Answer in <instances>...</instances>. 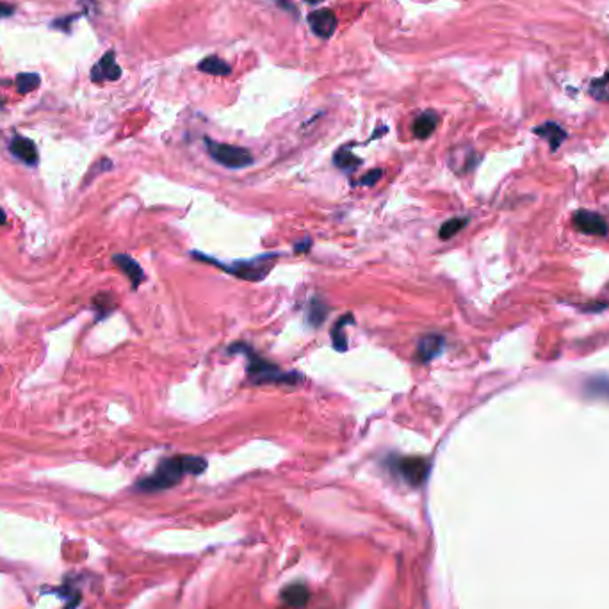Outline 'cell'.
I'll return each mask as SVG.
<instances>
[{"label": "cell", "mask_w": 609, "mask_h": 609, "mask_svg": "<svg viewBox=\"0 0 609 609\" xmlns=\"http://www.w3.org/2000/svg\"><path fill=\"white\" fill-rule=\"evenodd\" d=\"M207 469V460L200 456H173L166 458L159 463L155 472L148 478L141 479L137 488L143 492H159L175 487L186 474H202Z\"/></svg>", "instance_id": "cell-1"}, {"label": "cell", "mask_w": 609, "mask_h": 609, "mask_svg": "<svg viewBox=\"0 0 609 609\" xmlns=\"http://www.w3.org/2000/svg\"><path fill=\"white\" fill-rule=\"evenodd\" d=\"M230 353H242V355L248 358V378H250L253 383H276V385H298L301 383V374L300 372H284L280 371V367H276L275 364H271L267 360H264L262 356H258L257 353L251 351L250 346L246 344H232L229 349Z\"/></svg>", "instance_id": "cell-2"}, {"label": "cell", "mask_w": 609, "mask_h": 609, "mask_svg": "<svg viewBox=\"0 0 609 609\" xmlns=\"http://www.w3.org/2000/svg\"><path fill=\"white\" fill-rule=\"evenodd\" d=\"M193 257L200 258L202 262L214 264V266L221 267L224 273H230V275L237 276L241 280H248V282H260V280L266 278L269 275V271L273 269V266L276 264V253H266L258 255V257L248 258V260H233V262H220V260H214V258L207 257V255H202L198 251L193 253Z\"/></svg>", "instance_id": "cell-3"}, {"label": "cell", "mask_w": 609, "mask_h": 609, "mask_svg": "<svg viewBox=\"0 0 609 609\" xmlns=\"http://www.w3.org/2000/svg\"><path fill=\"white\" fill-rule=\"evenodd\" d=\"M205 146H207L209 155L218 162L230 169H241L248 168L253 164V155L250 150L242 148V146H233V144L218 143L209 137H205Z\"/></svg>", "instance_id": "cell-4"}, {"label": "cell", "mask_w": 609, "mask_h": 609, "mask_svg": "<svg viewBox=\"0 0 609 609\" xmlns=\"http://www.w3.org/2000/svg\"><path fill=\"white\" fill-rule=\"evenodd\" d=\"M394 470L412 487H420L429 474V463L426 458L405 456L394 461Z\"/></svg>", "instance_id": "cell-5"}, {"label": "cell", "mask_w": 609, "mask_h": 609, "mask_svg": "<svg viewBox=\"0 0 609 609\" xmlns=\"http://www.w3.org/2000/svg\"><path fill=\"white\" fill-rule=\"evenodd\" d=\"M307 21H309L310 29L316 36L322 39H328L334 36V32L337 30V14L331 11V9H316L312 13H309L307 17Z\"/></svg>", "instance_id": "cell-6"}, {"label": "cell", "mask_w": 609, "mask_h": 609, "mask_svg": "<svg viewBox=\"0 0 609 609\" xmlns=\"http://www.w3.org/2000/svg\"><path fill=\"white\" fill-rule=\"evenodd\" d=\"M119 77H122V68L116 63V55L113 50L106 52L104 57L91 70V81L98 82V84L106 81H118Z\"/></svg>", "instance_id": "cell-7"}, {"label": "cell", "mask_w": 609, "mask_h": 609, "mask_svg": "<svg viewBox=\"0 0 609 609\" xmlns=\"http://www.w3.org/2000/svg\"><path fill=\"white\" fill-rule=\"evenodd\" d=\"M574 224L579 232L586 235H606L608 233V224L602 220V216L590 211H577L574 214Z\"/></svg>", "instance_id": "cell-8"}, {"label": "cell", "mask_w": 609, "mask_h": 609, "mask_svg": "<svg viewBox=\"0 0 609 609\" xmlns=\"http://www.w3.org/2000/svg\"><path fill=\"white\" fill-rule=\"evenodd\" d=\"M444 337L438 334H427L417 344V353H415V358L419 360L420 364H427L432 362L433 358L444 351Z\"/></svg>", "instance_id": "cell-9"}, {"label": "cell", "mask_w": 609, "mask_h": 609, "mask_svg": "<svg viewBox=\"0 0 609 609\" xmlns=\"http://www.w3.org/2000/svg\"><path fill=\"white\" fill-rule=\"evenodd\" d=\"M9 150L13 153L14 157H18L21 162H26V164L34 166L38 162V150H36V144L32 143L30 139L27 137H21V135H17L13 137L11 144H9Z\"/></svg>", "instance_id": "cell-10"}, {"label": "cell", "mask_w": 609, "mask_h": 609, "mask_svg": "<svg viewBox=\"0 0 609 609\" xmlns=\"http://www.w3.org/2000/svg\"><path fill=\"white\" fill-rule=\"evenodd\" d=\"M113 260H115L116 266H118L119 269L125 273V276L130 280L132 287L137 289L141 284H143L144 273H143V269H141L139 264L135 262L134 258H130L128 255H115V258H113Z\"/></svg>", "instance_id": "cell-11"}, {"label": "cell", "mask_w": 609, "mask_h": 609, "mask_svg": "<svg viewBox=\"0 0 609 609\" xmlns=\"http://www.w3.org/2000/svg\"><path fill=\"white\" fill-rule=\"evenodd\" d=\"M534 134L543 137V139H547L550 150H558L559 146H561L563 141L567 139V132L563 130L558 123L554 122H545L541 123V125H538V127L534 128Z\"/></svg>", "instance_id": "cell-12"}, {"label": "cell", "mask_w": 609, "mask_h": 609, "mask_svg": "<svg viewBox=\"0 0 609 609\" xmlns=\"http://www.w3.org/2000/svg\"><path fill=\"white\" fill-rule=\"evenodd\" d=\"M438 125V115L435 110H424L414 122V135L417 139H427Z\"/></svg>", "instance_id": "cell-13"}, {"label": "cell", "mask_w": 609, "mask_h": 609, "mask_svg": "<svg viewBox=\"0 0 609 609\" xmlns=\"http://www.w3.org/2000/svg\"><path fill=\"white\" fill-rule=\"evenodd\" d=\"M282 599H284L285 604L291 606V608L301 609L309 604L310 592H309V588L304 586V584L296 583V584H291V586H287V588L282 592Z\"/></svg>", "instance_id": "cell-14"}, {"label": "cell", "mask_w": 609, "mask_h": 609, "mask_svg": "<svg viewBox=\"0 0 609 609\" xmlns=\"http://www.w3.org/2000/svg\"><path fill=\"white\" fill-rule=\"evenodd\" d=\"M198 70L203 73H209V75H230L232 66L221 57H218V55H209L203 61H200Z\"/></svg>", "instance_id": "cell-15"}, {"label": "cell", "mask_w": 609, "mask_h": 609, "mask_svg": "<svg viewBox=\"0 0 609 609\" xmlns=\"http://www.w3.org/2000/svg\"><path fill=\"white\" fill-rule=\"evenodd\" d=\"M326 316H328V304H326L321 298L318 296L312 298L309 304V313H307V318H309L307 321H309V325L313 326V328H318V326H321L322 322H325Z\"/></svg>", "instance_id": "cell-16"}, {"label": "cell", "mask_w": 609, "mask_h": 609, "mask_svg": "<svg viewBox=\"0 0 609 609\" xmlns=\"http://www.w3.org/2000/svg\"><path fill=\"white\" fill-rule=\"evenodd\" d=\"M349 322H353L351 313H347V316H344V318L338 319L337 325L331 328V342H334L335 349L340 353L346 351L347 349V337H346V334H344V326L349 325Z\"/></svg>", "instance_id": "cell-17"}, {"label": "cell", "mask_w": 609, "mask_h": 609, "mask_svg": "<svg viewBox=\"0 0 609 609\" xmlns=\"http://www.w3.org/2000/svg\"><path fill=\"white\" fill-rule=\"evenodd\" d=\"M334 164L337 166L338 169H344V171H353V169L358 168L362 164L358 157L351 152V150L347 148V146H342V148H338L337 153L334 155Z\"/></svg>", "instance_id": "cell-18"}, {"label": "cell", "mask_w": 609, "mask_h": 609, "mask_svg": "<svg viewBox=\"0 0 609 609\" xmlns=\"http://www.w3.org/2000/svg\"><path fill=\"white\" fill-rule=\"evenodd\" d=\"M590 95L599 102H609V72L590 82Z\"/></svg>", "instance_id": "cell-19"}, {"label": "cell", "mask_w": 609, "mask_h": 609, "mask_svg": "<svg viewBox=\"0 0 609 609\" xmlns=\"http://www.w3.org/2000/svg\"><path fill=\"white\" fill-rule=\"evenodd\" d=\"M469 223L467 218H453V220H447L442 226H440V239H451V237L456 235L460 230H463Z\"/></svg>", "instance_id": "cell-20"}, {"label": "cell", "mask_w": 609, "mask_h": 609, "mask_svg": "<svg viewBox=\"0 0 609 609\" xmlns=\"http://www.w3.org/2000/svg\"><path fill=\"white\" fill-rule=\"evenodd\" d=\"M39 86V77L36 73H21L17 77V89L18 93L26 95L34 91Z\"/></svg>", "instance_id": "cell-21"}, {"label": "cell", "mask_w": 609, "mask_h": 609, "mask_svg": "<svg viewBox=\"0 0 609 609\" xmlns=\"http://www.w3.org/2000/svg\"><path fill=\"white\" fill-rule=\"evenodd\" d=\"M381 175H383V171H381V169H371V171H369V173H365L364 177L360 178L356 184H358V186H364V187H371V186H374L378 180H380Z\"/></svg>", "instance_id": "cell-22"}, {"label": "cell", "mask_w": 609, "mask_h": 609, "mask_svg": "<svg viewBox=\"0 0 609 609\" xmlns=\"http://www.w3.org/2000/svg\"><path fill=\"white\" fill-rule=\"evenodd\" d=\"M97 303H98L97 304L98 309L104 310V312H102V316L107 312H110V310H113V307H115V303H113V298H110L109 294H100V296L97 298Z\"/></svg>", "instance_id": "cell-23"}, {"label": "cell", "mask_w": 609, "mask_h": 609, "mask_svg": "<svg viewBox=\"0 0 609 609\" xmlns=\"http://www.w3.org/2000/svg\"><path fill=\"white\" fill-rule=\"evenodd\" d=\"M588 390H592V392L595 394V396H601L602 392H606V394H608V396H609V381H606V387H604V389H602V387L599 385V383H597L595 380H593L592 383H590Z\"/></svg>", "instance_id": "cell-24"}, {"label": "cell", "mask_w": 609, "mask_h": 609, "mask_svg": "<svg viewBox=\"0 0 609 609\" xmlns=\"http://www.w3.org/2000/svg\"><path fill=\"white\" fill-rule=\"evenodd\" d=\"M14 13V8L9 4H4V2H0V18H6V17H11Z\"/></svg>", "instance_id": "cell-25"}, {"label": "cell", "mask_w": 609, "mask_h": 609, "mask_svg": "<svg viewBox=\"0 0 609 609\" xmlns=\"http://www.w3.org/2000/svg\"><path fill=\"white\" fill-rule=\"evenodd\" d=\"M275 2H278V4L282 6V8L287 9V11H292V14L298 13V9L294 8V6H292V4H289V2H285V0H275Z\"/></svg>", "instance_id": "cell-26"}, {"label": "cell", "mask_w": 609, "mask_h": 609, "mask_svg": "<svg viewBox=\"0 0 609 609\" xmlns=\"http://www.w3.org/2000/svg\"><path fill=\"white\" fill-rule=\"evenodd\" d=\"M309 246H310V239H307V241L296 244V251H307L309 250Z\"/></svg>", "instance_id": "cell-27"}, {"label": "cell", "mask_w": 609, "mask_h": 609, "mask_svg": "<svg viewBox=\"0 0 609 609\" xmlns=\"http://www.w3.org/2000/svg\"><path fill=\"white\" fill-rule=\"evenodd\" d=\"M4 223H6V214H4V211L0 209V224H4Z\"/></svg>", "instance_id": "cell-28"}, {"label": "cell", "mask_w": 609, "mask_h": 609, "mask_svg": "<svg viewBox=\"0 0 609 609\" xmlns=\"http://www.w3.org/2000/svg\"><path fill=\"white\" fill-rule=\"evenodd\" d=\"M304 2H309V4H321L322 0H304Z\"/></svg>", "instance_id": "cell-29"}]
</instances>
